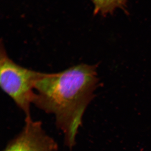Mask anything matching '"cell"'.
Masks as SVG:
<instances>
[{
  "label": "cell",
  "mask_w": 151,
  "mask_h": 151,
  "mask_svg": "<svg viewBox=\"0 0 151 151\" xmlns=\"http://www.w3.org/2000/svg\"><path fill=\"white\" fill-rule=\"evenodd\" d=\"M97 65H74L56 73H45L36 83L34 104L54 116L70 149L76 142L87 106L99 86Z\"/></svg>",
  "instance_id": "1"
},
{
  "label": "cell",
  "mask_w": 151,
  "mask_h": 151,
  "mask_svg": "<svg viewBox=\"0 0 151 151\" xmlns=\"http://www.w3.org/2000/svg\"><path fill=\"white\" fill-rule=\"evenodd\" d=\"M58 144L47 134L40 121L25 119L20 132L8 144L3 151H58Z\"/></svg>",
  "instance_id": "3"
},
{
  "label": "cell",
  "mask_w": 151,
  "mask_h": 151,
  "mask_svg": "<svg viewBox=\"0 0 151 151\" xmlns=\"http://www.w3.org/2000/svg\"><path fill=\"white\" fill-rule=\"evenodd\" d=\"M45 74L28 69L16 63L8 55L2 41H1V88L22 111L25 119L32 118L31 106L33 102L35 84Z\"/></svg>",
  "instance_id": "2"
},
{
  "label": "cell",
  "mask_w": 151,
  "mask_h": 151,
  "mask_svg": "<svg viewBox=\"0 0 151 151\" xmlns=\"http://www.w3.org/2000/svg\"><path fill=\"white\" fill-rule=\"evenodd\" d=\"M94 4V14L103 16L113 13L118 9L125 10L127 0H91Z\"/></svg>",
  "instance_id": "4"
}]
</instances>
